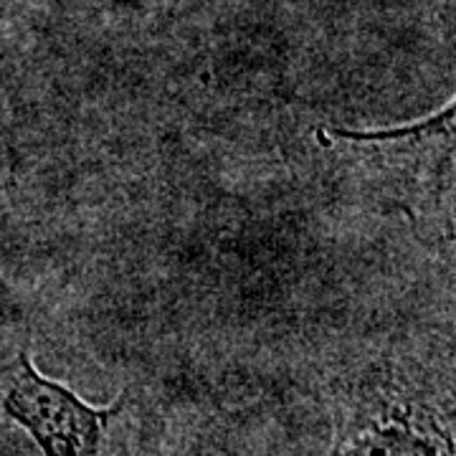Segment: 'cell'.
<instances>
[{
  "label": "cell",
  "instance_id": "7a4b0ae2",
  "mask_svg": "<svg viewBox=\"0 0 456 456\" xmlns=\"http://www.w3.org/2000/svg\"><path fill=\"white\" fill-rule=\"evenodd\" d=\"M327 456H454V436L424 403L388 386H362L340 403Z\"/></svg>",
  "mask_w": 456,
  "mask_h": 456
},
{
  "label": "cell",
  "instance_id": "6da1fadb",
  "mask_svg": "<svg viewBox=\"0 0 456 456\" xmlns=\"http://www.w3.org/2000/svg\"><path fill=\"white\" fill-rule=\"evenodd\" d=\"M0 408L31 434L44 456H140L127 398L89 406L38 373L26 353L0 370Z\"/></svg>",
  "mask_w": 456,
  "mask_h": 456
}]
</instances>
